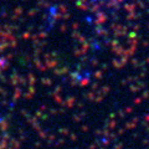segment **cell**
Here are the masks:
<instances>
[{"label":"cell","instance_id":"obj_1","mask_svg":"<svg viewBox=\"0 0 149 149\" xmlns=\"http://www.w3.org/2000/svg\"><path fill=\"white\" fill-rule=\"evenodd\" d=\"M101 1H108V0H101Z\"/></svg>","mask_w":149,"mask_h":149}]
</instances>
